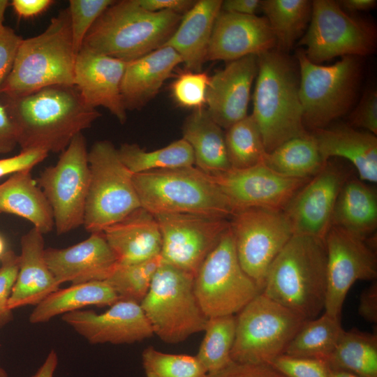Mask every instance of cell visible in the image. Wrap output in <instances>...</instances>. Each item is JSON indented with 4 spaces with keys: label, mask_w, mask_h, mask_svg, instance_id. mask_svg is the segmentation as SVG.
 <instances>
[{
    "label": "cell",
    "mask_w": 377,
    "mask_h": 377,
    "mask_svg": "<svg viewBox=\"0 0 377 377\" xmlns=\"http://www.w3.org/2000/svg\"><path fill=\"white\" fill-rule=\"evenodd\" d=\"M21 151L61 153L73 138L101 116L75 85L46 87L25 96L0 95Z\"/></svg>",
    "instance_id": "6da1fadb"
},
{
    "label": "cell",
    "mask_w": 377,
    "mask_h": 377,
    "mask_svg": "<svg viewBox=\"0 0 377 377\" xmlns=\"http://www.w3.org/2000/svg\"><path fill=\"white\" fill-rule=\"evenodd\" d=\"M324 240L293 235L271 264L261 293L306 320L324 311L327 288Z\"/></svg>",
    "instance_id": "7a4b0ae2"
},
{
    "label": "cell",
    "mask_w": 377,
    "mask_h": 377,
    "mask_svg": "<svg viewBox=\"0 0 377 377\" xmlns=\"http://www.w3.org/2000/svg\"><path fill=\"white\" fill-rule=\"evenodd\" d=\"M258 59L251 114L269 153L308 132L300 98V73L293 61L276 48L258 55Z\"/></svg>",
    "instance_id": "3957f363"
},
{
    "label": "cell",
    "mask_w": 377,
    "mask_h": 377,
    "mask_svg": "<svg viewBox=\"0 0 377 377\" xmlns=\"http://www.w3.org/2000/svg\"><path fill=\"white\" fill-rule=\"evenodd\" d=\"M182 17L170 10H147L137 0L114 1L95 22L82 46L131 61L162 47Z\"/></svg>",
    "instance_id": "277c9868"
},
{
    "label": "cell",
    "mask_w": 377,
    "mask_h": 377,
    "mask_svg": "<svg viewBox=\"0 0 377 377\" xmlns=\"http://www.w3.org/2000/svg\"><path fill=\"white\" fill-rule=\"evenodd\" d=\"M76 55L66 8L41 34L22 40L0 95L18 97L46 87L74 85Z\"/></svg>",
    "instance_id": "5b68a950"
},
{
    "label": "cell",
    "mask_w": 377,
    "mask_h": 377,
    "mask_svg": "<svg viewBox=\"0 0 377 377\" xmlns=\"http://www.w3.org/2000/svg\"><path fill=\"white\" fill-rule=\"evenodd\" d=\"M141 207L154 216L191 214L227 219L235 214L210 177L195 166L134 174Z\"/></svg>",
    "instance_id": "8992f818"
},
{
    "label": "cell",
    "mask_w": 377,
    "mask_h": 377,
    "mask_svg": "<svg viewBox=\"0 0 377 377\" xmlns=\"http://www.w3.org/2000/svg\"><path fill=\"white\" fill-rule=\"evenodd\" d=\"M195 276L162 261L140 302L154 332L162 341L177 343L204 331L208 318L194 293Z\"/></svg>",
    "instance_id": "52a82bcc"
},
{
    "label": "cell",
    "mask_w": 377,
    "mask_h": 377,
    "mask_svg": "<svg viewBox=\"0 0 377 377\" xmlns=\"http://www.w3.org/2000/svg\"><path fill=\"white\" fill-rule=\"evenodd\" d=\"M90 181L83 226L91 233L103 232L141 207L133 174L108 140L96 141L88 151Z\"/></svg>",
    "instance_id": "ba28073f"
},
{
    "label": "cell",
    "mask_w": 377,
    "mask_h": 377,
    "mask_svg": "<svg viewBox=\"0 0 377 377\" xmlns=\"http://www.w3.org/2000/svg\"><path fill=\"white\" fill-rule=\"evenodd\" d=\"M232 361L269 364L285 351L306 320L260 293L236 316Z\"/></svg>",
    "instance_id": "9c48e42d"
},
{
    "label": "cell",
    "mask_w": 377,
    "mask_h": 377,
    "mask_svg": "<svg viewBox=\"0 0 377 377\" xmlns=\"http://www.w3.org/2000/svg\"><path fill=\"white\" fill-rule=\"evenodd\" d=\"M297 59L304 126L313 131L326 128L354 101L360 72L357 60L345 56L332 65L316 64L308 59L303 49L297 50Z\"/></svg>",
    "instance_id": "30bf717a"
},
{
    "label": "cell",
    "mask_w": 377,
    "mask_h": 377,
    "mask_svg": "<svg viewBox=\"0 0 377 377\" xmlns=\"http://www.w3.org/2000/svg\"><path fill=\"white\" fill-rule=\"evenodd\" d=\"M193 288L207 318L239 313L261 293L239 263L230 227L200 267Z\"/></svg>",
    "instance_id": "8fae6325"
},
{
    "label": "cell",
    "mask_w": 377,
    "mask_h": 377,
    "mask_svg": "<svg viewBox=\"0 0 377 377\" xmlns=\"http://www.w3.org/2000/svg\"><path fill=\"white\" fill-rule=\"evenodd\" d=\"M89 181L88 151L81 133L60 153L57 163L37 179L51 207L58 235L83 225Z\"/></svg>",
    "instance_id": "7c38bea8"
},
{
    "label": "cell",
    "mask_w": 377,
    "mask_h": 377,
    "mask_svg": "<svg viewBox=\"0 0 377 377\" xmlns=\"http://www.w3.org/2000/svg\"><path fill=\"white\" fill-rule=\"evenodd\" d=\"M298 44L305 55L320 64L337 57L365 56L374 52L376 34L367 22L348 15L332 0L312 1L306 32Z\"/></svg>",
    "instance_id": "4fadbf2b"
},
{
    "label": "cell",
    "mask_w": 377,
    "mask_h": 377,
    "mask_svg": "<svg viewBox=\"0 0 377 377\" xmlns=\"http://www.w3.org/2000/svg\"><path fill=\"white\" fill-rule=\"evenodd\" d=\"M239 263L262 292L269 268L293 235L283 211L250 208L230 218Z\"/></svg>",
    "instance_id": "5bb4252c"
},
{
    "label": "cell",
    "mask_w": 377,
    "mask_h": 377,
    "mask_svg": "<svg viewBox=\"0 0 377 377\" xmlns=\"http://www.w3.org/2000/svg\"><path fill=\"white\" fill-rule=\"evenodd\" d=\"M324 242L327 255L324 312L341 318L343 302L354 283L376 279V254L364 239L334 226Z\"/></svg>",
    "instance_id": "9a60e30c"
},
{
    "label": "cell",
    "mask_w": 377,
    "mask_h": 377,
    "mask_svg": "<svg viewBox=\"0 0 377 377\" xmlns=\"http://www.w3.org/2000/svg\"><path fill=\"white\" fill-rule=\"evenodd\" d=\"M161 235L162 261L195 276L230 227L227 219L191 214L154 216Z\"/></svg>",
    "instance_id": "2e32d148"
},
{
    "label": "cell",
    "mask_w": 377,
    "mask_h": 377,
    "mask_svg": "<svg viewBox=\"0 0 377 377\" xmlns=\"http://www.w3.org/2000/svg\"><path fill=\"white\" fill-rule=\"evenodd\" d=\"M209 176L229 200L235 213L250 208L283 211L310 179L282 175L263 163Z\"/></svg>",
    "instance_id": "e0dca14e"
},
{
    "label": "cell",
    "mask_w": 377,
    "mask_h": 377,
    "mask_svg": "<svg viewBox=\"0 0 377 377\" xmlns=\"http://www.w3.org/2000/svg\"><path fill=\"white\" fill-rule=\"evenodd\" d=\"M346 181L343 171L328 161L303 186L283 210L293 235L324 240L331 227L337 197Z\"/></svg>",
    "instance_id": "ac0fdd59"
},
{
    "label": "cell",
    "mask_w": 377,
    "mask_h": 377,
    "mask_svg": "<svg viewBox=\"0 0 377 377\" xmlns=\"http://www.w3.org/2000/svg\"><path fill=\"white\" fill-rule=\"evenodd\" d=\"M62 320L90 343H132L151 337V326L140 304L120 300L103 313L77 310Z\"/></svg>",
    "instance_id": "d6986e66"
},
{
    "label": "cell",
    "mask_w": 377,
    "mask_h": 377,
    "mask_svg": "<svg viewBox=\"0 0 377 377\" xmlns=\"http://www.w3.org/2000/svg\"><path fill=\"white\" fill-rule=\"evenodd\" d=\"M128 62L82 46L75 63L74 85L84 103L105 108L121 124L127 119L120 87Z\"/></svg>",
    "instance_id": "ffe728a7"
},
{
    "label": "cell",
    "mask_w": 377,
    "mask_h": 377,
    "mask_svg": "<svg viewBox=\"0 0 377 377\" xmlns=\"http://www.w3.org/2000/svg\"><path fill=\"white\" fill-rule=\"evenodd\" d=\"M276 38L265 17L221 10L212 30L207 60L232 61L276 48Z\"/></svg>",
    "instance_id": "44dd1931"
},
{
    "label": "cell",
    "mask_w": 377,
    "mask_h": 377,
    "mask_svg": "<svg viewBox=\"0 0 377 377\" xmlns=\"http://www.w3.org/2000/svg\"><path fill=\"white\" fill-rule=\"evenodd\" d=\"M258 68V56L251 54L230 61L210 77L207 110L221 128L228 129L248 115L251 88Z\"/></svg>",
    "instance_id": "7402d4cb"
},
{
    "label": "cell",
    "mask_w": 377,
    "mask_h": 377,
    "mask_svg": "<svg viewBox=\"0 0 377 377\" xmlns=\"http://www.w3.org/2000/svg\"><path fill=\"white\" fill-rule=\"evenodd\" d=\"M45 258L60 284L105 281L118 264L103 232L91 233L87 239L68 248L45 249Z\"/></svg>",
    "instance_id": "603a6c76"
},
{
    "label": "cell",
    "mask_w": 377,
    "mask_h": 377,
    "mask_svg": "<svg viewBox=\"0 0 377 377\" xmlns=\"http://www.w3.org/2000/svg\"><path fill=\"white\" fill-rule=\"evenodd\" d=\"M21 253L16 281L8 301L10 310L37 305L61 285L45 258L43 234L32 228L20 239Z\"/></svg>",
    "instance_id": "cb8c5ba5"
},
{
    "label": "cell",
    "mask_w": 377,
    "mask_h": 377,
    "mask_svg": "<svg viewBox=\"0 0 377 377\" xmlns=\"http://www.w3.org/2000/svg\"><path fill=\"white\" fill-rule=\"evenodd\" d=\"M181 63L180 56L168 46L128 61L120 87L126 110H140L145 106Z\"/></svg>",
    "instance_id": "d4e9b609"
},
{
    "label": "cell",
    "mask_w": 377,
    "mask_h": 377,
    "mask_svg": "<svg viewBox=\"0 0 377 377\" xmlns=\"http://www.w3.org/2000/svg\"><path fill=\"white\" fill-rule=\"evenodd\" d=\"M103 232L119 265L141 263L161 254L162 240L158 222L142 207Z\"/></svg>",
    "instance_id": "484cf974"
},
{
    "label": "cell",
    "mask_w": 377,
    "mask_h": 377,
    "mask_svg": "<svg viewBox=\"0 0 377 377\" xmlns=\"http://www.w3.org/2000/svg\"><path fill=\"white\" fill-rule=\"evenodd\" d=\"M325 161L332 157L349 161L360 180L377 182V138L350 125L324 128L311 133Z\"/></svg>",
    "instance_id": "4316f807"
},
{
    "label": "cell",
    "mask_w": 377,
    "mask_h": 377,
    "mask_svg": "<svg viewBox=\"0 0 377 377\" xmlns=\"http://www.w3.org/2000/svg\"><path fill=\"white\" fill-rule=\"evenodd\" d=\"M222 2L221 0L195 1L163 45L172 48L188 71L200 72L207 61L214 24L221 10Z\"/></svg>",
    "instance_id": "83f0119b"
},
{
    "label": "cell",
    "mask_w": 377,
    "mask_h": 377,
    "mask_svg": "<svg viewBox=\"0 0 377 377\" xmlns=\"http://www.w3.org/2000/svg\"><path fill=\"white\" fill-rule=\"evenodd\" d=\"M0 213L26 219L43 235L54 227L51 207L31 170L13 174L0 184Z\"/></svg>",
    "instance_id": "f1b7e54d"
},
{
    "label": "cell",
    "mask_w": 377,
    "mask_h": 377,
    "mask_svg": "<svg viewBox=\"0 0 377 377\" xmlns=\"http://www.w3.org/2000/svg\"><path fill=\"white\" fill-rule=\"evenodd\" d=\"M182 138L191 147L195 167L208 175L231 169L225 142V133L207 109L193 110L182 126Z\"/></svg>",
    "instance_id": "f546056e"
},
{
    "label": "cell",
    "mask_w": 377,
    "mask_h": 377,
    "mask_svg": "<svg viewBox=\"0 0 377 377\" xmlns=\"http://www.w3.org/2000/svg\"><path fill=\"white\" fill-rule=\"evenodd\" d=\"M332 226L365 240L377 227L376 191L360 179L346 181L334 205Z\"/></svg>",
    "instance_id": "4dcf8cb0"
},
{
    "label": "cell",
    "mask_w": 377,
    "mask_h": 377,
    "mask_svg": "<svg viewBox=\"0 0 377 377\" xmlns=\"http://www.w3.org/2000/svg\"><path fill=\"white\" fill-rule=\"evenodd\" d=\"M120 297L105 281H92L59 289L36 305L29 316L32 324L43 323L60 314L88 306H111Z\"/></svg>",
    "instance_id": "1f68e13d"
},
{
    "label": "cell",
    "mask_w": 377,
    "mask_h": 377,
    "mask_svg": "<svg viewBox=\"0 0 377 377\" xmlns=\"http://www.w3.org/2000/svg\"><path fill=\"white\" fill-rule=\"evenodd\" d=\"M325 161L311 135L292 138L269 153L263 163L282 175L299 179H311L325 166Z\"/></svg>",
    "instance_id": "d6a6232c"
},
{
    "label": "cell",
    "mask_w": 377,
    "mask_h": 377,
    "mask_svg": "<svg viewBox=\"0 0 377 377\" xmlns=\"http://www.w3.org/2000/svg\"><path fill=\"white\" fill-rule=\"evenodd\" d=\"M312 1L309 0H264L260 8L276 38V49L287 52L302 38L309 24Z\"/></svg>",
    "instance_id": "836d02e7"
},
{
    "label": "cell",
    "mask_w": 377,
    "mask_h": 377,
    "mask_svg": "<svg viewBox=\"0 0 377 377\" xmlns=\"http://www.w3.org/2000/svg\"><path fill=\"white\" fill-rule=\"evenodd\" d=\"M325 362L331 369L362 377H377V335L357 330H343Z\"/></svg>",
    "instance_id": "e575fe53"
},
{
    "label": "cell",
    "mask_w": 377,
    "mask_h": 377,
    "mask_svg": "<svg viewBox=\"0 0 377 377\" xmlns=\"http://www.w3.org/2000/svg\"><path fill=\"white\" fill-rule=\"evenodd\" d=\"M117 151L121 162L133 175L195 165L192 148L183 138L150 151H147L135 143H124L117 149Z\"/></svg>",
    "instance_id": "d590c367"
},
{
    "label": "cell",
    "mask_w": 377,
    "mask_h": 377,
    "mask_svg": "<svg viewBox=\"0 0 377 377\" xmlns=\"http://www.w3.org/2000/svg\"><path fill=\"white\" fill-rule=\"evenodd\" d=\"M341 318L324 313L306 320L288 344V355L323 360L334 350L341 333Z\"/></svg>",
    "instance_id": "8d00e7d4"
},
{
    "label": "cell",
    "mask_w": 377,
    "mask_h": 377,
    "mask_svg": "<svg viewBox=\"0 0 377 377\" xmlns=\"http://www.w3.org/2000/svg\"><path fill=\"white\" fill-rule=\"evenodd\" d=\"M236 324L234 315L208 318L205 336L195 355L207 374L221 370L232 362Z\"/></svg>",
    "instance_id": "74e56055"
},
{
    "label": "cell",
    "mask_w": 377,
    "mask_h": 377,
    "mask_svg": "<svg viewBox=\"0 0 377 377\" xmlns=\"http://www.w3.org/2000/svg\"><path fill=\"white\" fill-rule=\"evenodd\" d=\"M225 142L232 169H245L263 163L266 150L259 128L252 114L226 129Z\"/></svg>",
    "instance_id": "f35d334b"
},
{
    "label": "cell",
    "mask_w": 377,
    "mask_h": 377,
    "mask_svg": "<svg viewBox=\"0 0 377 377\" xmlns=\"http://www.w3.org/2000/svg\"><path fill=\"white\" fill-rule=\"evenodd\" d=\"M161 263V256L129 265L117 264L105 280L120 300L140 304L148 293L153 277Z\"/></svg>",
    "instance_id": "ab89813d"
},
{
    "label": "cell",
    "mask_w": 377,
    "mask_h": 377,
    "mask_svg": "<svg viewBox=\"0 0 377 377\" xmlns=\"http://www.w3.org/2000/svg\"><path fill=\"white\" fill-rule=\"evenodd\" d=\"M146 377H205L207 372L195 356L165 353L153 346L142 353Z\"/></svg>",
    "instance_id": "60d3db41"
},
{
    "label": "cell",
    "mask_w": 377,
    "mask_h": 377,
    "mask_svg": "<svg viewBox=\"0 0 377 377\" xmlns=\"http://www.w3.org/2000/svg\"><path fill=\"white\" fill-rule=\"evenodd\" d=\"M112 0H70L67 8L74 49L77 54L91 27Z\"/></svg>",
    "instance_id": "b9f144b4"
},
{
    "label": "cell",
    "mask_w": 377,
    "mask_h": 377,
    "mask_svg": "<svg viewBox=\"0 0 377 377\" xmlns=\"http://www.w3.org/2000/svg\"><path fill=\"white\" fill-rule=\"evenodd\" d=\"M209 81L210 76L206 72H184L171 84L172 98L181 107L194 110L202 108Z\"/></svg>",
    "instance_id": "7bdbcfd3"
},
{
    "label": "cell",
    "mask_w": 377,
    "mask_h": 377,
    "mask_svg": "<svg viewBox=\"0 0 377 377\" xmlns=\"http://www.w3.org/2000/svg\"><path fill=\"white\" fill-rule=\"evenodd\" d=\"M269 365L286 377H330V367L323 360L282 354Z\"/></svg>",
    "instance_id": "ee69618b"
},
{
    "label": "cell",
    "mask_w": 377,
    "mask_h": 377,
    "mask_svg": "<svg viewBox=\"0 0 377 377\" xmlns=\"http://www.w3.org/2000/svg\"><path fill=\"white\" fill-rule=\"evenodd\" d=\"M0 260V325H3L11 318L8 301L18 274L20 258L9 250L3 253Z\"/></svg>",
    "instance_id": "f6af8a7d"
},
{
    "label": "cell",
    "mask_w": 377,
    "mask_h": 377,
    "mask_svg": "<svg viewBox=\"0 0 377 377\" xmlns=\"http://www.w3.org/2000/svg\"><path fill=\"white\" fill-rule=\"evenodd\" d=\"M350 126L374 135L377 133V91L367 89L349 116Z\"/></svg>",
    "instance_id": "bcb514c9"
},
{
    "label": "cell",
    "mask_w": 377,
    "mask_h": 377,
    "mask_svg": "<svg viewBox=\"0 0 377 377\" xmlns=\"http://www.w3.org/2000/svg\"><path fill=\"white\" fill-rule=\"evenodd\" d=\"M23 38L5 25L0 28V88L9 75Z\"/></svg>",
    "instance_id": "7dc6e473"
},
{
    "label": "cell",
    "mask_w": 377,
    "mask_h": 377,
    "mask_svg": "<svg viewBox=\"0 0 377 377\" xmlns=\"http://www.w3.org/2000/svg\"><path fill=\"white\" fill-rule=\"evenodd\" d=\"M205 377H286L269 364H242L230 362L216 372Z\"/></svg>",
    "instance_id": "c3c4849f"
},
{
    "label": "cell",
    "mask_w": 377,
    "mask_h": 377,
    "mask_svg": "<svg viewBox=\"0 0 377 377\" xmlns=\"http://www.w3.org/2000/svg\"><path fill=\"white\" fill-rule=\"evenodd\" d=\"M48 154L46 151L39 149L21 151L17 155L0 159V178L9 174L31 170L42 162Z\"/></svg>",
    "instance_id": "681fc988"
},
{
    "label": "cell",
    "mask_w": 377,
    "mask_h": 377,
    "mask_svg": "<svg viewBox=\"0 0 377 377\" xmlns=\"http://www.w3.org/2000/svg\"><path fill=\"white\" fill-rule=\"evenodd\" d=\"M17 145L14 126L6 107L0 101V154L13 151Z\"/></svg>",
    "instance_id": "f907efd6"
},
{
    "label": "cell",
    "mask_w": 377,
    "mask_h": 377,
    "mask_svg": "<svg viewBox=\"0 0 377 377\" xmlns=\"http://www.w3.org/2000/svg\"><path fill=\"white\" fill-rule=\"evenodd\" d=\"M358 313L367 322L377 323V283L374 281L360 295Z\"/></svg>",
    "instance_id": "816d5d0a"
},
{
    "label": "cell",
    "mask_w": 377,
    "mask_h": 377,
    "mask_svg": "<svg viewBox=\"0 0 377 377\" xmlns=\"http://www.w3.org/2000/svg\"><path fill=\"white\" fill-rule=\"evenodd\" d=\"M142 8L151 11L170 10L178 14L187 12L195 3L192 0H137Z\"/></svg>",
    "instance_id": "f5cc1de1"
},
{
    "label": "cell",
    "mask_w": 377,
    "mask_h": 377,
    "mask_svg": "<svg viewBox=\"0 0 377 377\" xmlns=\"http://www.w3.org/2000/svg\"><path fill=\"white\" fill-rule=\"evenodd\" d=\"M53 3L52 0H13L11 6L19 17L29 18L43 13Z\"/></svg>",
    "instance_id": "db71d44e"
},
{
    "label": "cell",
    "mask_w": 377,
    "mask_h": 377,
    "mask_svg": "<svg viewBox=\"0 0 377 377\" xmlns=\"http://www.w3.org/2000/svg\"><path fill=\"white\" fill-rule=\"evenodd\" d=\"M260 6L259 0L223 1L221 10L241 15H255Z\"/></svg>",
    "instance_id": "11a10c76"
},
{
    "label": "cell",
    "mask_w": 377,
    "mask_h": 377,
    "mask_svg": "<svg viewBox=\"0 0 377 377\" xmlns=\"http://www.w3.org/2000/svg\"><path fill=\"white\" fill-rule=\"evenodd\" d=\"M57 364V354L54 350H52L42 365L31 377H53Z\"/></svg>",
    "instance_id": "9f6ffc18"
},
{
    "label": "cell",
    "mask_w": 377,
    "mask_h": 377,
    "mask_svg": "<svg viewBox=\"0 0 377 377\" xmlns=\"http://www.w3.org/2000/svg\"><path fill=\"white\" fill-rule=\"evenodd\" d=\"M341 8L348 12L365 11L376 7V0H341L337 1Z\"/></svg>",
    "instance_id": "6f0895ef"
},
{
    "label": "cell",
    "mask_w": 377,
    "mask_h": 377,
    "mask_svg": "<svg viewBox=\"0 0 377 377\" xmlns=\"http://www.w3.org/2000/svg\"><path fill=\"white\" fill-rule=\"evenodd\" d=\"M330 369V377H362L348 371L339 369Z\"/></svg>",
    "instance_id": "680465c9"
},
{
    "label": "cell",
    "mask_w": 377,
    "mask_h": 377,
    "mask_svg": "<svg viewBox=\"0 0 377 377\" xmlns=\"http://www.w3.org/2000/svg\"><path fill=\"white\" fill-rule=\"evenodd\" d=\"M8 4V1L0 0V28L4 25V15Z\"/></svg>",
    "instance_id": "91938a15"
},
{
    "label": "cell",
    "mask_w": 377,
    "mask_h": 377,
    "mask_svg": "<svg viewBox=\"0 0 377 377\" xmlns=\"http://www.w3.org/2000/svg\"><path fill=\"white\" fill-rule=\"evenodd\" d=\"M4 242L3 238L0 236V257L3 254L4 251Z\"/></svg>",
    "instance_id": "94428289"
},
{
    "label": "cell",
    "mask_w": 377,
    "mask_h": 377,
    "mask_svg": "<svg viewBox=\"0 0 377 377\" xmlns=\"http://www.w3.org/2000/svg\"><path fill=\"white\" fill-rule=\"evenodd\" d=\"M0 377H8V373L0 366Z\"/></svg>",
    "instance_id": "6125c7cd"
}]
</instances>
